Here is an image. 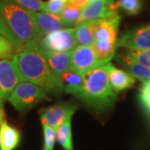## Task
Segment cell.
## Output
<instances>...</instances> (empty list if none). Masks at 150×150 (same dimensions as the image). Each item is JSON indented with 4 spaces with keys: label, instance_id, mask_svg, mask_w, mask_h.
<instances>
[{
    "label": "cell",
    "instance_id": "obj_1",
    "mask_svg": "<svg viewBox=\"0 0 150 150\" xmlns=\"http://www.w3.org/2000/svg\"><path fill=\"white\" fill-rule=\"evenodd\" d=\"M12 60L21 82H29L43 88L47 93L61 95L64 86L59 76L48 66L38 43L25 46L18 52Z\"/></svg>",
    "mask_w": 150,
    "mask_h": 150
},
{
    "label": "cell",
    "instance_id": "obj_2",
    "mask_svg": "<svg viewBox=\"0 0 150 150\" xmlns=\"http://www.w3.org/2000/svg\"><path fill=\"white\" fill-rule=\"evenodd\" d=\"M106 64L83 74V88L76 97L98 111L110 108L117 98V93L112 90L108 81Z\"/></svg>",
    "mask_w": 150,
    "mask_h": 150
},
{
    "label": "cell",
    "instance_id": "obj_3",
    "mask_svg": "<svg viewBox=\"0 0 150 150\" xmlns=\"http://www.w3.org/2000/svg\"><path fill=\"white\" fill-rule=\"evenodd\" d=\"M0 12L23 48L29 44L38 43L43 38L29 10L18 4L15 0H0Z\"/></svg>",
    "mask_w": 150,
    "mask_h": 150
},
{
    "label": "cell",
    "instance_id": "obj_4",
    "mask_svg": "<svg viewBox=\"0 0 150 150\" xmlns=\"http://www.w3.org/2000/svg\"><path fill=\"white\" fill-rule=\"evenodd\" d=\"M120 23V16H114L98 19L93 48L98 59L103 63H108L116 54L118 30Z\"/></svg>",
    "mask_w": 150,
    "mask_h": 150
},
{
    "label": "cell",
    "instance_id": "obj_5",
    "mask_svg": "<svg viewBox=\"0 0 150 150\" xmlns=\"http://www.w3.org/2000/svg\"><path fill=\"white\" fill-rule=\"evenodd\" d=\"M8 100L18 112L24 113L41 102L49 100V98L43 88L29 82H20L12 91Z\"/></svg>",
    "mask_w": 150,
    "mask_h": 150
},
{
    "label": "cell",
    "instance_id": "obj_6",
    "mask_svg": "<svg viewBox=\"0 0 150 150\" xmlns=\"http://www.w3.org/2000/svg\"><path fill=\"white\" fill-rule=\"evenodd\" d=\"M78 45L74 28H64L50 33L38 43L41 49L54 52H72Z\"/></svg>",
    "mask_w": 150,
    "mask_h": 150
},
{
    "label": "cell",
    "instance_id": "obj_7",
    "mask_svg": "<svg viewBox=\"0 0 150 150\" xmlns=\"http://www.w3.org/2000/svg\"><path fill=\"white\" fill-rule=\"evenodd\" d=\"M104 64L106 63L98 59L93 46L78 45L71 52L70 69L80 74H85L90 70Z\"/></svg>",
    "mask_w": 150,
    "mask_h": 150
},
{
    "label": "cell",
    "instance_id": "obj_8",
    "mask_svg": "<svg viewBox=\"0 0 150 150\" xmlns=\"http://www.w3.org/2000/svg\"><path fill=\"white\" fill-rule=\"evenodd\" d=\"M76 109V105L67 103H59L41 108L39 111V116L42 123H46L56 132L61 124L69 118H72Z\"/></svg>",
    "mask_w": 150,
    "mask_h": 150
},
{
    "label": "cell",
    "instance_id": "obj_9",
    "mask_svg": "<svg viewBox=\"0 0 150 150\" xmlns=\"http://www.w3.org/2000/svg\"><path fill=\"white\" fill-rule=\"evenodd\" d=\"M146 49L150 48V23L131 28L118 38L117 48Z\"/></svg>",
    "mask_w": 150,
    "mask_h": 150
},
{
    "label": "cell",
    "instance_id": "obj_10",
    "mask_svg": "<svg viewBox=\"0 0 150 150\" xmlns=\"http://www.w3.org/2000/svg\"><path fill=\"white\" fill-rule=\"evenodd\" d=\"M116 14H118V8L113 0H91L83 8L78 24L89 20L107 18Z\"/></svg>",
    "mask_w": 150,
    "mask_h": 150
},
{
    "label": "cell",
    "instance_id": "obj_11",
    "mask_svg": "<svg viewBox=\"0 0 150 150\" xmlns=\"http://www.w3.org/2000/svg\"><path fill=\"white\" fill-rule=\"evenodd\" d=\"M20 79L11 59L0 60V89L6 99L19 83Z\"/></svg>",
    "mask_w": 150,
    "mask_h": 150
},
{
    "label": "cell",
    "instance_id": "obj_12",
    "mask_svg": "<svg viewBox=\"0 0 150 150\" xmlns=\"http://www.w3.org/2000/svg\"><path fill=\"white\" fill-rule=\"evenodd\" d=\"M106 69L109 83L115 93H118V92L130 88L135 84L136 79L134 76L126 71L117 69L111 61L106 64Z\"/></svg>",
    "mask_w": 150,
    "mask_h": 150
},
{
    "label": "cell",
    "instance_id": "obj_13",
    "mask_svg": "<svg viewBox=\"0 0 150 150\" xmlns=\"http://www.w3.org/2000/svg\"><path fill=\"white\" fill-rule=\"evenodd\" d=\"M29 13L43 37L50 33L65 28L59 15L43 11L29 10Z\"/></svg>",
    "mask_w": 150,
    "mask_h": 150
},
{
    "label": "cell",
    "instance_id": "obj_14",
    "mask_svg": "<svg viewBox=\"0 0 150 150\" xmlns=\"http://www.w3.org/2000/svg\"><path fill=\"white\" fill-rule=\"evenodd\" d=\"M51 70L58 76H60L66 70L70 69L71 52H54L41 49Z\"/></svg>",
    "mask_w": 150,
    "mask_h": 150
},
{
    "label": "cell",
    "instance_id": "obj_15",
    "mask_svg": "<svg viewBox=\"0 0 150 150\" xmlns=\"http://www.w3.org/2000/svg\"><path fill=\"white\" fill-rule=\"evenodd\" d=\"M118 63L128 70L132 76L135 79L140 80L142 83L150 79V69L140 64L139 62L134 60L132 57L125 52V50L121 51L117 55Z\"/></svg>",
    "mask_w": 150,
    "mask_h": 150
},
{
    "label": "cell",
    "instance_id": "obj_16",
    "mask_svg": "<svg viewBox=\"0 0 150 150\" xmlns=\"http://www.w3.org/2000/svg\"><path fill=\"white\" fill-rule=\"evenodd\" d=\"M20 140L19 130L4 120L0 126V150H14L19 144Z\"/></svg>",
    "mask_w": 150,
    "mask_h": 150
},
{
    "label": "cell",
    "instance_id": "obj_17",
    "mask_svg": "<svg viewBox=\"0 0 150 150\" xmlns=\"http://www.w3.org/2000/svg\"><path fill=\"white\" fill-rule=\"evenodd\" d=\"M59 78L63 83L65 93H71L75 97L79 95L84 83L83 75L74 70L68 69L60 75Z\"/></svg>",
    "mask_w": 150,
    "mask_h": 150
},
{
    "label": "cell",
    "instance_id": "obj_18",
    "mask_svg": "<svg viewBox=\"0 0 150 150\" xmlns=\"http://www.w3.org/2000/svg\"><path fill=\"white\" fill-rule=\"evenodd\" d=\"M98 19L85 21L74 28L75 37L79 45L92 46L94 41V33Z\"/></svg>",
    "mask_w": 150,
    "mask_h": 150
},
{
    "label": "cell",
    "instance_id": "obj_19",
    "mask_svg": "<svg viewBox=\"0 0 150 150\" xmlns=\"http://www.w3.org/2000/svg\"><path fill=\"white\" fill-rule=\"evenodd\" d=\"M72 118H69L56 130V140L64 150H74L72 140Z\"/></svg>",
    "mask_w": 150,
    "mask_h": 150
},
{
    "label": "cell",
    "instance_id": "obj_20",
    "mask_svg": "<svg viewBox=\"0 0 150 150\" xmlns=\"http://www.w3.org/2000/svg\"><path fill=\"white\" fill-rule=\"evenodd\" d=\"M82 10L83 9L79 7L68 3L64 10L59 14V17L63 22L64 27L70 28L74 25H78Z\"/></svg>",
    "mask_w": 150,
    "mask_h": 150
},
{
    "label": "cell",
    "instance_id": "obj_21",
    "mask_svg": "<svg viewBox=\"0 0 150 150\" xmlns=\"http://www.w3.org/2000/svg\"><path fill=\"white\" fill-rule=\"evenodd\" d=\"M19 51L20 49L8 38L0 34V60L12 59Z\"/></svg>",
    "mask_w": 150,
    "mask_h": 150
},
{
    "label": "cell",
    "instance_id": "obj_22",
    "mask_svg": "<svg viewBox=\"0 0 150 150\" xmlns=\"http://www.w3.org/2000/svg\"><path fill=\"white\" fill-rule=\"evenodd\" d=\"M116 6L129 15H136L142 9L141 0H118Z\"/></svg>",
    "mask_w": 150,
    "mask_h": 150
},
{
    "label": "cell",
    "instance_id": "obj_23",
    "mask_svg": "<svg viewBox=\"0 0 150 150\" xmlns=\"http://www.w3.org/2000/svg\"><path fill=\"white\" fill-rule=\"evenodd\" d=\"M125 52L132 57L134 60L139 62L140 64L150 69V48L146 49H127L125 48Z\"/></svg>",
    "mask_w": 150,
    "mask_h": 150
},
{
    "label": "cell",
    "instance_id": "obj_24",
    "mask_svg": "<svg viewBox=\"0 0 150 150\" xmlns=\"http://www.w3.org/2000/svg\"><path fill=\"white\" fill-rule=\"evenodd\" d=\"M0 34L4 35L7 38H8L11 42L13 44H15L20 50H22L23 48V46L21 42L18 40V38L15 36V34L13 33L12 32V30L8 26V24L6 23L5 20H4V18L3 17V14L1 13V12H0Z\"/></svg>",
    "mask_w": 150,
    "mask_h": 150
},
{
    "label": "cell",
    "instance_id": "obj_25",
    "mask_svg": "<svg viewBox=\"0 0 150 150\" xmlns=\"http://www.w3.org/2000/svg\"><path fill=\"white\" fill-rule=\"evenodd\" d=\"M44 136V144L43 150H54V144L56 142L55 130L48 126L46 123H42Z\"/></svg>",
    "mask_w": 150,
    "mask_h": 150
},
{
    "label": "cell",
    "instance_id": "obj_26",
    "mask_svg": "<svg viewBox=\"0 0 150 150\" xmlns=\"http://www.w3.org/2000/svg\"><path fill=\"white\" fill-rule=\"evenodd\" d=\"M68 4V0H48L44 3L43 12L59 15Z\"/></svg>",
    "mask_w": 150,
    "mask_h": 150
},
{
    "label": "cell",
    "instance_id": "obj_27",
    "mask_svg": "<svg viewBox=\"0 0 150 150\" xmlns=\"http://www.w3.org/2000/svg\"><path fill=\"white\" fill-rule=\"evenodd\" d=\"M18 4L28 10L43 11L44 8V1L42 0H15Z\"/></svg>",
    "mask_w": 150,
    "mask_h": 150
},
{
    "label": "cell",
    "instance_id": "obj_28",
    "mask_svg": "<svg viewBox=\"0 0 150 150\" xmlns=\"http://www.w3.org/2000/svg\"><path fill=\"white\" fill-rule=\"evenodd\" d=\"M140 100L146 109L150 112V79L143 83L140 89Z\"/></svg>",
    "mask_w": 150,
    "mask_h": 150
},
{
    "label": "cell",
    "instance_id": "obj_29",
    "mask_svg": "<svg viewBox=\"0 0 150 150\" xmlns=\"http://www.w3.org/2000/svg\"><path fill=\"white\" fill-rule=\"evenodd\" d=\"M90 2H91V0H68V3L78 6V7L81 8L82 9L84 8Z\"/></svg>",
    "mask_w": 150,
    "mask_h": 150
},
{
    "label": "cell",
    "instance_id": "obj_30",
    "mask_svg": "<svg viewBox=\"0 0 150 150\" xmlns=\"http://www.w3.org/2000/svg\"><path fill=\"white\" fill-rule=\"evenodd\" d=\"M5 120L4 118V105L3 103H0V124Z\"/></svg>",
    "mask_w": 150,
    "mask_h": 150
},
{
    "label": "cell",
    "instance_id": "obj_31",
    "mask_svg": "<svg viewBox=\"0 0 150 150\" xmlns=\"http://www.w3.org/2000/svg\"><path fill=\"white\" fill-rule=\"evenodd\" d=\"M6 100V98L4 96V94H3V93L1 91V89H0V103H4V101Z\"/></svg>",
    "mask_w": 150,
    "mask_h": 150
},
{
    "label": "cell",
    "instance_id": "obj_32",
    "mask_svg": "<svg viewBox=\"0 0 150 150\" xmlns=\"http://www.w3.org/2000/svg\"><path fill=\"white\" fill-rule=\"evenodd\" d=\"M1 124H2V123H1ZM1 124H0V126H1Z\"/></svg>",
    "mask_w": 150,
    "mask_h": 150
}]
</instances>
